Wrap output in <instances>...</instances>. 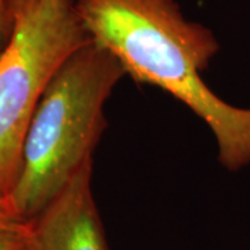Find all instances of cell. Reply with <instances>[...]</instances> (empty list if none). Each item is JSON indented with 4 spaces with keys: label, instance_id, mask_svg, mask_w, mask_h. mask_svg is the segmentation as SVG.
<instances>
[{
    "label": "cell",
    "instance_id": "1",
    "mask_svg": "<svg viewBox=\"0 0 250 250\" xmlns=\"http://www.w3.org/2000/svg\"><path fill=\"white\" fill-rule=\"evenodd\" d=\"M93 42L138 83L166 90L214 135L224 168L250 166V108L231 106L202 78L220 50L210 28L188 20L177 0H75Z\"/></svg>",
    "mask_w": 250,
    "mask_h": 250
},
{
    "label": "cell",
    "instance_id": "2",
    "mask_svg": "<svg viewBox=\"0 0 250 250\" xmlns=\"http://www.w3.org/2000/svg\"><path fill=\"white\" fill-rule=\"evenodd\" d=\"M124 75L121 62L93 41L62 62L28 128L9 199L20 214L36 218L93 159L107 125L104 104Z\"/></svg>",
    "mask_w": 250,
    "mask_h": 250
},
{
    "label": "cell",
    "instance_id": "3",
    "mask_svg": "<svg viewBox=\"0 0 250 250\" xmlns=\"http://www.w3.org/2000/svg\"><path fill=\"white\" fill-rule=\"evenodd\" d=\"M13 28L0 52V199L17 182L22 147L46 86L92 42L75 0H9Z\"/></svg>",
    "mask_w": 250,
    "mask_h": 250
},
{
    "label": "cell",
    "instance_id": "4",
    "mask_svg": "<svg viewBox=\"0 0 250 250\" xmlns=\"http://www.w3.org/2000/svg\"><path fill=\"white\" fill-rule=\"evenodd\" d=\"M93 159L35 220L39 250H107L103 223L92 192Z\"/></svg>",
    "mask_w": 250,
    "mask_h": 250
},
{
    "label": "cell",
    "instance_id": "5",
    "mask_svg": "<svg viewBox=\"0 0 250 250\" xmlns=\"http://www.w3.org/2000/svg\"><path fill=\"white\" fill-rule=\"evenodd\" d=\"M0 250H39L35 220L20 214L9 199H0Z\"/></svg>",
    "mask_w": 250,
    "mask_h": 250
},
{
    "label": "cell",
    "instance_id": "6",
    "mask_svg": "<svg viewBox=\"0 0 250 250\" xmlns=\"http://www.w3.org/2000/svg\"><path fill=\"white\" fill-rule=\"evenodd\" d=\"M13 28V16L9 0H0V45L6 43Z\"/></svg>",
    "mask_w": 250,
    "mask_h": 250
}]
</instances>
